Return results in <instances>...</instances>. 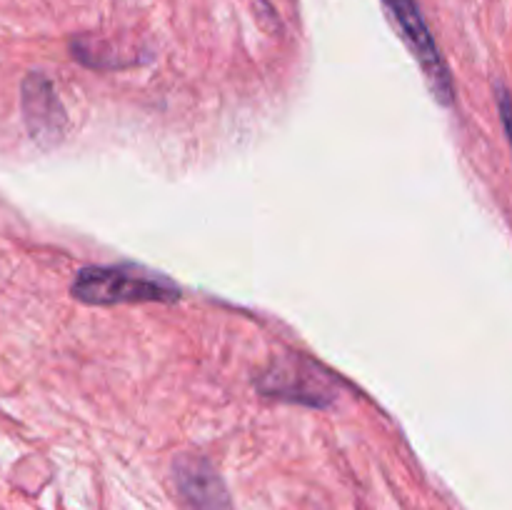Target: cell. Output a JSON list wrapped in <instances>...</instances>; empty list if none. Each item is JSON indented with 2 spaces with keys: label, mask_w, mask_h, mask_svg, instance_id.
Returning <instances> with one entry per match:
<instances>
[{
  "label": "cell",
  "mask_w": 512,
  "mask_h": 510,
  "mask_svg": "<svg viewBox=\"0 0 512 510\" xmlns=\"http://www.w3.org/2000/svg\"><path fill=\"white\" fill-rule=\"evenodd\" d=\"M70 293L88 305L175 303L180 298L173 280L138 265H88L75 275Z\"/></svg>",
  "instance_id": "1"
},
{
  "label": "cell",
  "mask_w": 512,
  "mask_h": 510,
  "mask_svg": "<svg viewBox=\"0 0 512 510\" xmlns=\"http://www.w3.org/2000/svg\"><path fill=\"white\" fill-rule=\"evenodd\" d=\"M258 388L270 398L290 403L328 408L335 400V383L320 365L310 363L303 355L280 358L260 375Z\"/></svg>",
  "instance_id": "2"
},
{
  "label": "cell",
  "mask_w": 512,
  "mask_h": 510,
  "mask_svg": "<svg viewBox=\"0 0 512 510\" xmlns=\"http://www.w3.org/2000/svg\"><path fill=\"white\" fill-rule=\"evenodd\" d=\"M20 110H23L28 135L35 143L43 148H53L55 143H60L68 128V115L48 75L38 70L25 75L20 83Z\"/></svg>",
  "instance_id": "4"
},
{
  "label": "cell",
  "mask_w": 512,
  "mask_h": 510,
  "mask_svg": "<svg viewBox=\"0 0 512 510\" xmlns=\"http://www.w3.org/2000/svg\"><path fill=\"white\" fill-rule=\"evenodd\" d=\"M495 93H498V113H500V123H503L505 138H508L510 148H512V95L505 85H495Z\"/></svg>",
  "instance_id": "6"
},
{
  "label": "cell",
  "mask_w": 512,
  "mask_h": 510,
  "mask_svg": "<svg viewBox=\"0 0 512 510\" xmlns=\"http://www.w3.org/2000/svg\"><path fill=\"white\" fill-rule=\"evenodd\" d=\"M383 3L385 8L390 10L395 23H398L405 43L410 45L413 55L418 58L420 68H423L435 98H438L443 105H453L455 103L453 78H450V70L448 65H445L443 55H440V48L438 43H435L433 33H430L428 23H425L418 0H383Z\"/></svg>",
  "instance_id": "3"
},
{
  "label": "cell",
  "mask_w": 512,
  "mask_h": 510,
  "mask_svg": "<svg viewBox=\"0 0 512 510\" xmlns=\"http://www.w3.org/2000/svg\"><path fill=\"white\" fill-rule=\"evenodd\" d=\"M173 480L188 510H235L223 478L203 455H178L173 460Z\"/></svg>",
  "instance_id": "5"
}]
</instances>
